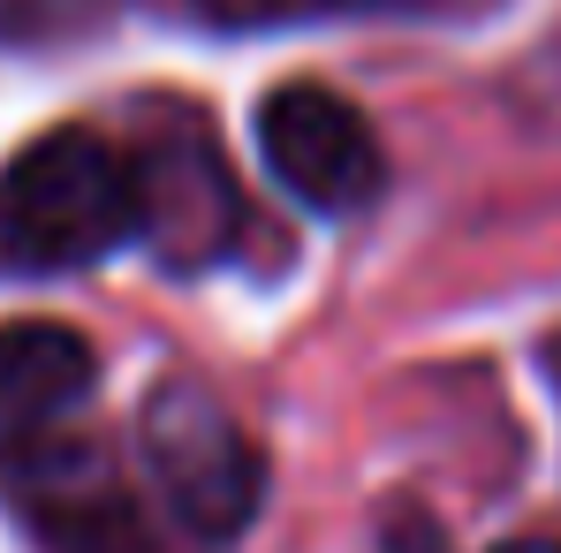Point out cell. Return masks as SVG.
<instances>
[{"instance_id": "cell-8", "label": "cell", "mask_w": 561, "mask_h": 553, "mask_svg": "<svg viewBox=\"0 0 561 553\" xmlns=\"http://www.w3.org/2000/svg\"><path fill=\"white\" fill-rule=\"evenodd\" d=\"M501 553H561L554 539H516V546H501Z\"/></svg>"}, {"instance_id": "cell-6", "label": "cell", "mask_w": 561, "mask_h": 553, "mask_svg": "<svg viewBox=\"0 0 561 553\" xmlns=\"http://www.w3.org/2000/svg\"><path fill=\"white\" fill-rule=\"evenodd\" d=\"M99 387L92 342L61 319H15L0 326V433L8 440H38L54 433L69 410H84Z\"/></svg>"}, {"instance_id": "cell-4", "label": "cell", "mask_w": 561, "mask_h": 553, "mask_svg": "<svg viewBox=\"0 0 561 553\" xmlns=\"http://www.w3.org/2000/svg\"><path fill=\"white\" fill-rule=\"evenodd\" d=\"M259 160L311 212H357L387 175L379 129L334 84H274L259 99Z\"/></svg>"}, {"instance_id": "cell-5", "label": "cell", "mask_w": 561, "mask_h": 553, "mask_svg": "<svg viewBox=\"0 0 561 553\" xmlns=\"http://www.w3.org/2000/svg\"><path fill=\"white\" fill-rule=\"evenodd\" d=\"M15 448H23L15 500L54 553H160L145 531V508L129 500V477L114 470L106 448L77 440V433H38Z\"/></svg>"}, {"instance_id": "cell-7", "label": "cell", "mask_w": 561, "mask_h": 553, "mask_svg": "<svg viewBox=\"0 0 561 553\" xmlns=\"http://www.w3.org/2000/svg\"><path fill=\"white\" fill-rule=\"evenodd\" d=\"M266 8H379V0H266Z\"/></svg>"}, {"instance_id": "cell-2", "label": "cell", "mask_w": 561, "mask_h": 553, "mask_svg": "<svg viewBox=\"0 0 561 553\" xmlns=\"http://www.w3.org/2000/svg\"><path fill=\"white\" fill-rule=\"evenodd\" d=\"M137 456L152 470L168 516L183 523L190 539L228 546L251 531L259 500H266V456L243 433V417L205 387V379H160L137 410Z\"/></svg>"}, {"instance_id": "cell-1", "label": "cell", "mask_w": 561, "mask_h": 553, "mask_svg": "<svg viewBox=\"0 0 561 553\" xmlns=\"http://www.w3.org/2000/svg\"><path fill=\"white\" fill-rule=\"evenodd\" d=\"M129 243V175L122 145L99 129H46L0 168V266L69 274Z\"/></svg>"}, {"instance_id": "cell-3", "label": "cell", "mask_w": 561, "mask_h": 553, "mask_svg": "<svg viewBox=\"0 0 561 553\" xmlns=\"http://www.w3.org/2000/svg\"><path fill=\"white\" fill-rule=\"evenodd\" d=\"M122 175H129V243H145L168 274H205L243 243L251 220L243 183L197 114L137 129L122 145Z\"/></svg>"}]
</instances>
